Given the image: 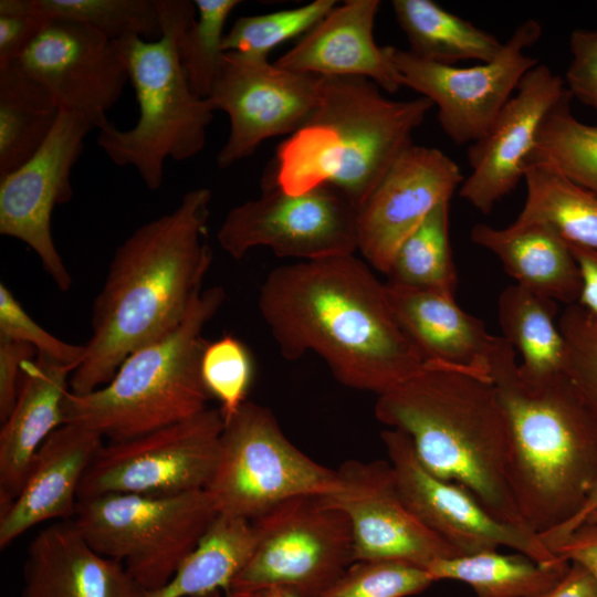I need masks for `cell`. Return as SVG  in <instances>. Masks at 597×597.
Segmentation results:
<instances>
[{
    "mask_svg": "<svg viewBox=\"0 0 597 597\" xmlns=\"http://www.w3.org/2000/svg\"><path fill=\"white\" fill-rule=\"evenodd\" d=\"M258 307L285 359L313 352L348 388L379 396L425 365L389 307L385 284L354 254L273 269Z\"/></svg>",
    "mask_w": 597,
    "mask_h": 597,
    "instance_id": "1",
    "label": "cell"
},
{
    "mask_svg": "<svg viewBox=\"0 0 597 597\" xmlns=\"http://www.w3.org/2000/svg\"><path fill=\"white\" fill-rule=\"evenodd\" d=\"M211 199L208 188L187 191L172 211L139 226L117 247L92 305V333L71 375V392L103 387L129 354L181 323L212 262L205 241Z\"/></svg>",
    "mask_w": 597,
    "mask_h": 597,
    "instance_id": "2",
    "label": "cell"
},
{
    "mask_svg": "<svg viewBox=\"0 0 597 597\" xmlns=\"http://www.w3.org/2000/svg\"><path fill=\"white\" fill-rule=\"evenodd\" d=\"M375 416L410 438L432 474L468 489L499 520L526 527L512 491L509 426L490 377L425 364L378 396Z\"/></svg>",
    "mask_w": 597,
    "mask_h": 597,
    "instance_id": "3",
    "label": "cell"
},
{
    "mask_svg": "<svg viewBox=\"0 0 597 597\" xmlns=\"http://www.w3.org/2000/svg\"><path fill=\"white\" fill-rule=\"evenodd\" d=\"M501 336L490 377L511 442V484L527 528L544 534L568 522L597 480V410L565 375L523 379Z\"/></svg>",
    "mask_w": 597,
    "mask_h": 597,
    "instance_id": "4",
    "label": "cell"
},
{
    "mask_svg": "<svg viewBox=\"0 0 597 597\" xmlns=\"http://www.w3.org/2000/svg\"><path fill=\"white\" fill-rule=\"evenodd\" d=\"M320 103L277 147L262 185L302 193L322 185L358 209L434 106L427 97L394 101L362 76H321Z\"/></svg>",
    "mask_w": 597,
    "mask_h": 597,
    "instance_id": "5",
    "label": "cell"
},
{
    "mask_svg": "<svg viewBox=\"0 0 597 597\" xmlns=\"http://www.w3.org/2000/svg\"><path fill=\"white\" fill-rule=\"evenodd\" d=\"M226 300L222 286L201 291L181 323L129 354L109 383L63 401L64 423L97 431L109 441L139 437L191 418L211 397L201 376L208 342L202 332Z\"/></svg>",
    "mask_w": 597,
    "mask_h": 597,
    "instance_id": "6",
    "label": "cell"
},
{
    "mask_svg": "<svg viewBox=\"0 0 597 597\" xmlns=\"http://www.w3.org/2000/svg\"><path fill=\"white\" fill-rule=\"evenodd\" d=\"M163 35L115 41L124 56L139 116L126 130L108 122L98 128L97 145L119 167H133L144 185L158 190L168 158L198 155L206 144L213 109L191 91L178 53L180 33L196 18L193 1L155 0Z\"/></svg>",
    "mask_w": 597,
    "mask_h": 597,
    "instance_id": "7",
    "label": "cell"
},
{
    "mask_svg": "<svg viewBox=\"0 0 597 597\" xmlns=\"http://www.w3.org/2000/svg\"><path fill=\"white\" fill-rule=\"evenodd\" d=\"M206 490L153 496L111 493L77 500L72 522L145 590L166 585L218 515Z\"/></svg>",
    "mask_w": 597,
    "mask_h": 597,
    "instance_id": "8",
    "label": "cell"
},
{
    "mask_svg": "<svg viewBox=\"0 0 597 597\" xmlns=\"http://www.w3.org/2000/svg\"><path fill=\"white\" fill-rule=\"evenodd\" d=\"M337 470L298 450L265 406L245 401L220 438L213 473L206 486L218 513L249 521L300 495H329L338 490Z\"/></svg>",
    "mask_w": 597,
    "mask_h": 597,
    "instance_id": "9",
    "label": "cell"
},
{
    "mask_svg": "<svg viewBox=\"0 0 597 597\" xmlns=\"http://www.w3.org/2000/svg\"><path fill=\"white\" fill-rule=\"evenodd\" d=\"M251 523L254 548L227 597L270 587L318 597L355 562L350 522L324 495L291 498Z\"/></svg>",
    "mask_w": 597,
    "mask_h": 597,
    "instance_id": "10",
    "label": "cell"
},
{
    "mask_svg": "<svg viewBox=\"0 0 597 597\" xmlns=\"http://www.w3.org/2000/svg\"><path fill=\"white\" fill-rule=\"evenodd\" d=\"M224 419L220 409L153 432L109 441L85 471L77 500L111 493L166 496L205 490L213 473Z\"/></svg>",
    "mask_w": 597,
    "mask_h": 597,
    "instance_id": "11",
    "label": "cell"
},
{
    "mask_svg": "<svg viewBox=\"0 0 597 597\" xmlns=\"http://www.w3.org/2000/svg\"><path fill=\"white\" fill-rule=\"evenodd\" d=\"M262 189L260 197L232 208L219 228L218 242L233 259L258 247L301 261L357 250V208L335 187L322 185L302 193L270 185Z\"/></svg>",
    "mask_w": 597,
    "mask_h": 597,
    "instance_id": "12",
    "label": "cell"
},
{
    "mask_svg": "<svg viewBox=\"0 0 597 597\" xmlns=\"http://www.w3.org/2000/svg\"><path fill=\"white\" fill-rule=\"evenodd\" d=\"M541 35L540 22L528 19L513 31L495 59L469 67L427 61L395 46L390 55L404 86L438 107L444 134L457 145L473 144L489 132L522 77L540 63L525 50Z\"/></svg>",
    "mask_w": 597,
    "mask_h": 597,
    "instance_id": "13",
    "label": "cell"
},
{
    "mask_svg": "<svg viewBox=\"0 0 597 597\" xmlns=\"http://www.w3.org/2000/svg\"><path fill=\"white\" fill-rule=\"evenodd\" d=\"M322 77L270 63L266 56L226 52L207 98L230 119L227 142L217 155L219 168L251 156L264 140L293 134L312 116Z\"/></svg>",
    "mask_w": 597,
    "mask_h": 597,
    "instance_id": "14",
    "label": "cell"
},
{
    "mask_svg": "<svg viewBox=\"0 0 597 597\" xmlns=\"http://www.w3.org/2000/svg\"><path fill=\"white\" fill-rule=\"evenodd\" d=\"M381 440L407 506L461 555L505 546L538 564L561 559L540 534L499 520L468 489L428 471L406 433L388 428Z\"/></svg>",
    "mask_w": 597,
    "mask_h": 597,
    "instance_id": "15",
    "label": "cell"
},
{
    "mask_svg": "<svg viewBox=\"0 0 597 597\" xmlns=\"http://www.w3.org/2000/svg\"><path fill=\"white\" fill-rule=\"evenodd\" d=\"M92 128L87 119L61 111L41 148L0 178V234L32 249L62 292L71 289L72 277L55 247L51 218L55 206L72 198L71 171Z\"/></svg>",
    "mask_w": 597,
    "mask_h": 597,
    "instance_id": "16",
    "label": "cell"
},
{
    "mask_svg": "<svg viewBox=\"0 0 597 597\" xmlns=\"http://www.w3.org/2000/svg\"><path fill=\"white\" fill-rule=\"evenodd\" d=\"M18 62L62 112L97 129L109 122L106 112L129 81L117 43L70 20L50 19Z\"/></svg>",
    "mask_w": 597,
    "mask_h": 597,
    "instance_id": "17",
    "label": "cell"
},
{
    "mask_svg": "<svg viewBox=\"0 0 597 597\" xmlns=\"http://www.w3.org/2000/svg\"><path fill=\"white\" fill-rule=\"evenodd\" d=\"M326 501L348 517L354 559L396 561L427 568L461 554L423 525L405 503L389 461L348 460Z\"/></svg>",
    "mask_w": 597,
    "mask_h": 597,
    "instance_id": "18",
    "label": "cell"
},
{
    "mask_svg": "<svg viewBox=\"0 0 597 597\" xmlns=\"http://www.w3.org/2000/svg\"><path fill=\"white\" fill-rule=\"evenodd\" d=\"M454 160L443 151L410 145L357 209V250L387 274L400 244L463 182Z\"/></svg>",
    "mask_w": 597,
    "mask_h": 597,
    "instance_id": "19",
    "label": "cell"
},
{
    "mask_svg": "<svg viewBox=\"0 0 597 597\" xmlns=\"http://www.w3.org/2000/svg\"><path fill=\"white\" fill-rule=\"evenodd\" d=\"M568 94L564 78L547 65L531 69L489 132L469 147L471 174L460 197L486 214L511 193L524 180L544 118Z\"/></svg>",
    "mask_w": 597,
    "mask_h": 597,
    "instance_id": "20",
    "label": "cell"
},
{
    "mask_svg": "<svg viewBox=\"0 0 597 597\" xmlns=\"http://www.w3.org/2000/svg\"><path fill=\"white\" fill-rule=\"evenodd\" d=\"M379 0H346L332 9L274 64L320 76H362L396 93L402 84L390 46L374 40Z\"/></svg>",
    "mask_w": 597,
    "mask_h": 597,
    "instance_id": "21",
    "label": "cell"
},
{
    "mask_svg": "<svg viewBox=\"0 0 597 597\" xmlns=\"http://www.w3.org/2000/svg\"><path fill=\"white\" fill-rule=\"evenodd\" d=\"M103 444L97 431L77 423L62 425L43 441L19 495L0 509L1 549L39 523L74 517L80 483Z\"/></svg>",
    "mask_w": 597,
    "mask_h": 597,
    "instance_id": "22",
    "label": "cell"
},
{
    "mask_svg": "<svg viewBox=\"0 0 597 597\" xmlns=\"http://www.w3.org/2000/svg\"><path fill=\"white\" fill-rule=\"evenodd\" d=\"M389 307L425 364L469 370L490 377L491 356L501 338L462 310L454 295L385 284ZM491 378V377H490Z\"/></svg>",
    "mask_w": 597,
    "mask_h": 597,
    "instance_id": "23",
    "label": "cell"
},
{
    "mask_svg": "<svg viewBox=\"0 0 597 597\" xmlns=\"http://www.w3.org/2000/svg\"><path fill=\"white\" fill-rule=\"evenodd\" d=\"M22 576L23 597H143L145 591L122 563L93 549L72 520L33 537Z\"/></svg>",
    "mask_w": 597,
    "mask_h": 597,
    "instance_id": "24",
    "label": "cell"
},
{
    "mask_svg": "<svg viewBox=\"0 0 597 597\" xmlns=\"http://www.w3.org/2000/svg\"><path fill=\"white\" fill-rule=\"evenodd\" d=\"M73 370L43 355L23 363L18 399L0 431V509L19 495L38 449L64 425Z\"/></svg>",
    "mask_w": 597,
    "mask_h": 597,
    "instance_id": "25",
    "label": "cell"
},
{
    "mask_svg": "<svg viewBox=\"0 0 597 597\" xmlns=\"http://www.w3.org/2000/svg\"><path fill=\"white\" fill-rule=\"evenodd\" d=\"M471 240L493 253L516 284L567 305L578 302L582 280L567 241L544 223L494 228L478 223Z\"/></svg>",
    "mask_w": 597,
    "mask_h": 597,
    "instance_id": "26",
    "label": "cell"
},
{
    "mask_svg": "<svg viewBox=\"0 0 597 597\" xmlns=\"http://www.w3.org/2000/svg\"><path fill=\"white\" fill-rule=\"evenodd\" d=\"M255 543L251 521L218 514L196 548L163 587L143 597H202L228 590L250 559Z\"/></svg>",
    "mask_w": 597,
    "mask_h": 597,
    "instance_id": "27",
    "label": "cell"
},
{
    "mask_svg": "<svg viewBox=\"0 0 597 597\" xmlns=\"http://www.w3.org/2000/svg\"><path fill=\"white\" fill-rule=\"evenodd\" d=\"M498 313L502 337L521 354L517 370L523 379L565 374L566 345L555 301L514 284L500 294Z\"/></svg>",
    "mask_w": 597,
    "mask_h": 597,
    "instance_id": "28",
    "label": "cell"
},
{
    "mask_svg": "<svg viewBox=\"0 0 597 597\" xmlns=\"http://www.w3.org/2000/svg\"><path fill=\"white\" fill-rule=\"evenodd\" d=\"M391 6L409 51L420 59L446 65L465 60L484 63L502 51L504 43L498 38L432 0H394Z\"/></svg>",
    "mask_w": 597,
    "mask_h": 597,
    "instance_id": "29",
    "label": "cell"
},
{
    "mask_svg": "<svg viewBox=\"0 0 597 597\" xmlns=\"http://www.w3.org/2000/svg\"><path fill=\"white\" fill-rule=\"evenodd\" d=\"M60 113L50 94L18 61L0 66V178L41 148Z\"/></svg>",
    "mask_w": 597,
    "mask_h": 597,
    "instance_id": "30",
    "label": "cell"
},
{
    "mask_svg": "<svg viewBox=\"0 0 597 597\" xmlns=\"http://www.w3.org/2000/svg\"><path fill=\"white\" fill-rule=\"evenodd\" d=\"M526 198L515 223H544L568 243L597 251V195L556 167L530 163L524 172Z\"/></svg>",
    "mask_w": 597,
    "mask_h": 597,
    "instance_id": "31",
    "label": "cell"
},
{
    "mask_svg": "<svg viewBox=\"0 0 597 597\" xmlns=\"http://www.w3.org/2000/svg\"><path fill=\"white\" fill-rule=\"evenodd\" d=\"M569 566L563 557L544 565L521 553L505 555L493 549L438 559L427 572L434 582L468 584L475 597H532L555 586Z\"/></svg>",
    "mask_w": 597,
    "mask_h": 597,
    "instance_id": "32",
    "label": "cell"
},
{
    "mask_svg": "<svg viewBox=\"0 0 597 597\" xmlns=\"http://www.w3.org/2000/svg\"><path fill=\"white\" fill-rule=\"evenodd\" d=\"M450 200L439 203L400 244L389 282L454 295L458 276L449 237Z\"/></svg>",
    "mask_w": 597,
    "mask_h": 597,
    "instance_id": "33",
    "label": "cell"
},
{
    "mask_svg": "<svg viewBox=\"0 0 597 597\" xmlns=\"http://www.w3.org/2000/svg\"><path fill=\"white\" fill-rule=\"evenodd\" d=\"M572 98L569 93L546 115L527 165L549 164L597 195V125L584 124L572 114Z\"/></svg>",
    "mask_w": 597,
    "mask_h": 597,
    "instance_id": "34",
    "label": "cell"
},
{
    "mask_svg": "<svg viewBox=\"0 0 597 597\" xmlns=\"http://www.w3.org/2000/svg\"><path fill=\"white\" fill-rule=\"evenodd\" d=\"M34 6L49 19L86 24L112 41L163 35L155 0H34Z\"/></svg>",
    "mask_w": 597,
    "mask_h": 597,
    "instance_id": "35",
    "label": "cell"
},
{
    "mask_svg": "<svg viewBox=\"0 0 597 597\" xmlns=\"http://www.w3.org/2000/svg\"><path fill=\"white\" fill-rule=\"evenodd\" d=\"M197 15L178 38L179 59L188 84L207 100L221 69L224 27L239 0H195Z\"/></svg>",
    "mask_w": 597,
    "mask_h": 597,
    "instance_id": "36",
    "label": "cell"
},
{
    "mask_svg": "<svg viewBox=\"0 0 597 597\" xmlns=\"http://www.w3.org/2000/svg\"><path fill=\"white\" fill-rule=\"evenodd\" d=\"M336 3L314 0L294 9L241 17L226 33L223 51L268 57L279 44L307 33Z\"/></svg>",
    "mask_w": 597,
    "mask_h": 597,
    "instance_id": "37",
    "label": "cell"
},
{
    "mask_svg": "<svg viewBox=\"0 0 597 597\" xmlns=\"http://www.w3.org/2000/svg\"><path fill=\"white\" fill-rule=\"evenodd\" d=\"M434 580L421 567L396 561H357L318 597H408Z\"/></svg>",
    "mask_w": 597,
    "mask_h": 597,
    "instance_id": "38",
    "label": "cell"
},
{
    "mask_svg": "<svg viewBox=\"0 0 597 597\" xmlns=\"http://www.w3.org/2000/svg\"><path fill=\"white\" fill-rule=\"evenodd\" d=\"M201 376L211 397L220 401L224 420L247 401L253 362L245 345L232 335L208 343L201 358Z\"/></svg>",
    "mask_w": 597,
    "mask_h": 597,
    "instance_id": "39",
    "label": "cell"
},
{
    "mask_svg": "<svg viewBox=\"0 0 597 597\" xmlns=\"http://www.w3.org/2000/svg\"><path fill=\"white\" fill-rule=\"evenodd\" d=\"M566 345L565 375L597 410V317L567 305L558 318Z\"/></svg>",
    "mask_w": 597,
    "mask_h": 597,
    "instance_id": "40",
    "label": "cell"
},
{
    "mask_svg": "<svg viewBox=\"0 0 597 597\" xmlns=\"http://www.w3.org/2000/svg\"><path fill=\"white\" fill-rule=\"evenodd\" d=\"M0 336L29 344L38 355L73 369L82 363L86 353L85 345L66 343L38 324L3 283H0Z\"/></svg>",
    "mask_w": 597,
    "mask_h": 597,
    "instance_id": "41",
    "label": "cell"
},
{
    "mask_svg": "<svg viewBox=\"0 0 597 597\" xmlns=\"http://www.w3.org/2000/svg\"><path fill=\"white\" fill-rule=\"evenodd\" d=\"M49 21L34 0H0V66L19 61Z\"/></svg>",
    "mask_w": 597,
    "mask_h": 597,
    "instance_id": "42",
    "label": "cell"
},
{
    "mask_svg": "<svg viewBox=\"0 0 597 597\" xmlns=\"http://www.w3.org/2000/svg\"><path fill=\"white\" fill-rule=\"evenodd\" d=\"M569 46L572 61L564 78L566 88L597 114V30H574Z\"/></svg>",
    "mask_w": 597,
    "mask_h": 597,
    "instance_id": "43",
    "label": "cell"
},
{
    "mask_svg": "<svg viewBox=\"0 0 597 597\" xmlns=\"http://www.w3.org/2000/svg\"><path fill=\"white\" fill-rule=\"evenodd\" d=\"M38 352L31 345L0 336V421L3 423L18 399L22 365L34 359Z\"/></svg>",
    "mask_w": 597,
    "mask_h": 597,
    "instance_id": "44",
    "label": "cell"
},
{
    "mask_svg": "<svg viewBox=\"0 0 597 597\" xmlns=\"http://www.w3.org/2000/svg\"><path fill=\"white\" fill-rule=\"evenodd\" d=\"M553 552L582 566L597 583V523L579 525Z\"/></svg>",
    "mask_w": 597,
    "mask_h": 597,
    "instance_id": "45",
    "label": "cell"
},
{
    "mask_svg": "<svg viewBox=\"0 0 597 597\" xmlns=\"http://www.w3.org/2000/svg\"><path fill=\"white\" fill-rule=\"evenodd\" d=\"M568 245L578 264L582 280L577 304L597 317V251L570 243Z\"/></svg>",
    "mask_w": 597,
    "mask_h": 597,
    "instance_id": "46",
    "label": "cell"
},
{
    "mask_svg": "<svg viewBox=\"0 0 597 597\" xmlns=\"http://www.w3.org/2000/svg\"><path fill=\"white\" fill-rule=\"evenodd\" d=\"M532 597H597V583L582 566L570 563L555 586Z\"/></svg>",
    "mask_w": 597,
    "mask_h": 597,
    "instance_id": "47",
    "label": "cell"
},
{
    "mask_svg": "<svg viewBox=\"0 0 597 597\" xmlns=\"http://www.w3.org/2000/svg\"><path fill=\"white\" fill-rule=\"evenodd\" d=\"M595 513H597V480L579 511L568 522L540 536L553 552L576 527L585 523Z\"/></svg>",
    "mask_w": 597,
    "mask_h": 597,
    "instance_id": "48",
    "label": "cell"
},
{
    "mask_svg": "<svg viewBox=\"0 0 597 597\" xmlns=\"http://www.w3.org/2000/svg\"><path fill=\"white\" fill-rule=\"evenodd\" d=\"M230 597H303V596L290 593L287 590L281 589V588L270 587V588L255 590V591L250 593V594L239 595V596H230Z\"/></svg>",
    "mask_w": 597,
    "mask_h": 597,
    "instance_id": "49",
    "label": "cell"
},
{
    "mask_svg": "<svg viewBox=\"0 0 597 597\" xmlns=\"http://www.w3.org/2000/svg\"><path fill=\"white\" fill-rule=\"evenodd\" d=\"M586 522H591V523H597V513H595L594 515H591ZM585 522V523H586ZM584 524V523H583Z\"/></svg>",
    "mask_w": 597,
    "mask_h": 597,
    "instance_id": "50",
    "label": "cell"
},
{
    "mask_svg": "<svg viewBox=\"0 0 597 597\" xmlns=\"http://www.w3.org/2000/svg\"><path fill=\"white\" fill-rule=\"evenodd\" d=\"M202 597H218V594H217V593H213V594L206 595V596H202Z\"/></svg>",
    "mask_w": 597,
    "mask_h": 597,
    "instance_id": "51",
    "label": "cell"
}]
</instances>
